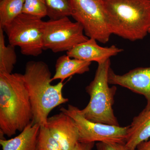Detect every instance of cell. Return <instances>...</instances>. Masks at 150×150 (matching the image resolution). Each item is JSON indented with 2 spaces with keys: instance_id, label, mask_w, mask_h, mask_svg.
<instances>
[{
  "instance_id": "1",
  "label": "cell",
  "mask_w": 150,
  "mask_h": 150,
  "mask_svg": "<svg viewBox=\"0 0 150 150\" xmlns=\"http://www.w3.org/2000/svg\"><path fill=\"white\" fill-rule=\"evenodd\" d=\"M33 119L23 75L0 73L1 134L11 137L22 132Z\"/></svg>"
},
{
  "instance_id": "2",
  "label": "cell",
  "mask_w": 150,
  "mask_h": 150,
  "mask_svg": "<svg viewBox=\"0 0 150 150\" xmlns=\"http://www.w3.org/2000/svg\"><path fill=\"white\" fill-rule=\"evenodd\" d=\"M23 75L32 106L33 122L46 126L51 110L69 101L63 95L64 84H51L50 69L42 61L28 62Z\"/></svg>"
},
{
  "instance_id": "3",
  "label": "cell",
  "mask_w": 150,
  "mask_h": 150,
  "mask_svg": "<svg viewBox=\"0 0 150 150\" xmlns=\"http://www.w3.org/2000/svg\"><path fill=\"white\" fill-rule=\"evenodd\" d=\"M111 34L131 41L142 40L150 28V0H100Z\"/></svg>"
},
{
  "instance_id": "4",
  "label": "cell",
  "mask_w": 150,
  "mask_h": 150,
  "mask_svg": "<svg viewBox=\"0 0 150 150\" xmlns=\"http://www.w3.org/2000/svg\"><path fill=\"white\" fill-rule=\"evenodd\" d=\"M110 69V59L98 64L93 80L86 88L90 97L89 102L81 111L86 118L92 122L119 126L112 109L117 88L109 86Z\"/></svg>"
},
{
  "instance_id": "5",
  "label": "cell",
  "mask_w": 150,
  "mask_h": 150,
  "mask_svg": "<svg viewBox=\"0 0 150 150\" xmlns=\"http://www.w3.org/2000/svg\"><path fill=\"white\" fill-rule=\"evenodd\" d=\"M44 22L36 17L21 13L3 29L9 44L19 47L23 55L37 57L44 50Z\"/></svg>"
},
{
  "instance_id": "6",
  "label": "cell",
  "mask_w": 150,
  "mask_h": 150,
  "mask_svg": "<svg viewBox=\"0 0 150 150\" xmlns=\"http://www.w3.org/2000/svg\"><path fill=\"white\" fill-rule=\"evenodd\" d=\"M83 28L69 17L44 22L43 33L44 50L54 53L67 51L88 39Z\"/></svg>"
},
{
  "instance_id": "7",
  "label": "cell",
  "mask_w": 150,
  "mask_h": 150,
  "mask_svg": "<svg viewBox=\"0 0 150 150\" xmlns=\"http://www.w3.org/2000/svg\"><path fill=\"white\" fill-rule=\"evenodd\" d=\"M71 16L83 28L85 34L105 44L112 34L108 29L105 13L100 0H70Z\"/></svg>"
},
{
  "instance_id": "8",
  "label": "cell",
  "mask_w": 150,
  "mask_h": 150,
  "mask_svg": "<svg viewBox=\"0 0 150 150\" xmlns=\"http://www.w3.org/2000/svg\"><path fill=\"white\" fill-rule=\"evenodd\" d=\"M61 112L74 119L79 132V142H105L125 144L129 126L125 127L95 123L86 118L81 110L71 105L62 107Z\"/></svg>"
},
{
  "instance_id": "9",
  "label": "cell",
  "mask_w": 150,
  "mask_h": 150,
  "mask_svg": "<svg viewBox=\"0 0 150 150\" xmlns=\"http://www.w3.org/2000/svg\"><path fill=\"white\" fill-rule=\"evenodd\" d=\"M110 84L126 88L133 92L144 96L147 100L144 109H150V66L138 67L123 75L115 74L110 68L108 74Z\"/></svg>"
},
{
  "instance_id": "10",
  "label": "cell",
  "mask_w": 150,
  "mask_h": 150,
  "mask_svg": "<svg viewBox=\"0 0 150 150\" xmlns=\"http://www.w3.org/2000/svg\"><path fill=\"white\" fill-rule=\"evenodd\" d=\"M63 150H74L79 142V132L71 117L61 112L48 118L46 126Z\"/></svg>"
},
{
  "instance_id": "11",
  "label": "cell",
  "mask_w": 150,
  "mask_h": 150,
  "mask_svg": "<svg viewBox=\"0 0 150 150\" xmlns=\"http://www.w3.org/2000/svg\"><path fill=\"white\" fill-rule=\"evenodd\" d=\"M123 51L122 48L115 45L110 47H102L98 44L96 40L89 38L67 51V54L74 59L91 63L96 62L99 64L106 62L111 57L116 56Z\"/></svg>"
},
{
  "instance_id": "12",
  "label": "cell",
  "mask_w": 150,
  "mask_h": 150,
  "mask_svg": "<svg viewBox=\"0 0 150 150\" xmlns=\"http://www.w3.org/2000/svg\"><path fill=\"white\" fill-rule=\"evenodd\" d=\"M150 138V109H144L133 119L127 131L125 146L129 150H136L140 143Z\"/></svg>"
},
{
  "instance_id": "13",
  "label": "cell",
  "mask_w": 150,
  "mask_h": 150,
  "mask_svg": "<svg viewBox=\"0 0 150 150\" xmlns=\"http://www.w3.org/2000/svg\"><path fill=\"white\" fill-rule=\"evenodd\" d=\"M40 127L32 121L18 136L8 140L1 139L2 150H38Z\"/></svg>"
},
{
  "instance_id": "14",
  "label": "cell",
  "mask_w": 150,
  "mask_h": 150,
  "mask_svg": "<svg viewBox=\"0 0 150 150\" xmlns=\"http://www.w3.org/2000/svg\"><path fill=\"white\" fill-rule=\"evenodd\" d=\"M91 62L71 58L67 55L59 57L55 65V74L52 81L59 79L63 82L67 78L76 74H82L88 72Z\"/></svg>"
},
{
  "instance_id": "15",
  "label": "cell",
  "mask_w": 150,
  "mask_h": 150,
  "mask_svg": "<svg viewBox=\"0 0 150 150\" xmlns=\"http://www.w3.org/2000/svg\"><path fill=\"white\" fill-rule=\"evenodd\" d=\"M14 46L6 45L4 30L0 27V73L11 74L17 62Z\"/></svg>"
},
{
  "instance_id": "16",
  "label": "cell",
  "mask_w": 150,
  "mask_h": 150,
  "mask_svg": "<svg viewBox=\"0 0 150 150\" xmlns=\"http://www.w3.org/2000/svg\"><path fill=\"white\" fill-rule=\"evenodd\" d=\"M25 0H1L0 27L4 28L22 13Z\"/></svg>"
},
{
  "instance_id": "17",
  "label": "cell",
  "mask_w": 150,
  "mask_h": 150,
  "mask_svg": "<svg viewBox=\"0 0 150 150\" xmlns=\"http://www.w3.org/2000/svg\"><path fill=\"white\" fill-rule=\"evenodd\" d=\"M47 16L50 20H57L71 16L70 0H45Z\"/></svg>"
},
{
  "instance_id": "18",
  "label": "cell",
  "mask_w": 150,
  "mask_h": 150,
  "mask_svg": "<svg viewBox=\"0 0 150 150\" xmlns=\"http://www.w3.org/2000/svg\"><path fill=\"white\" fill-rule=\"evenodd\" d=\"M22 13L41 19L47 16L45 0H25Z\"/></svg>"
},
{
  "instance_id": "19",
  "label": "cell",
  "mask_w": 150,
  "mask_h": 150,
  "mask_svg": "<svg viewBox=\"0 0 150 150\" xmlns=\"http://www.w3.org/2000/svg\"><path fill=\"white\" fill-rule=\"evenodd\" d=\"M38 150H63L46 126H40L38 140Z\"/></svg>"
},
{
  "instance_id": "20",
  "label": "cell",
  "mask_w": 150,
  "mask_h": 150,
  "mask_svg": "<svg viewBox=\"0 0 150 150\" xmlns=\"http://www.w3.org/2000/svg\"><path fill=\"white\" fill-rule=\"evenodd\" d=\"M97 150H129L125 144L98 142L96 144Z\"/></svg>"
},
{
  "instance_id": "21",
  "label": "cell",
  "mask_w": 150,
  "mask_h": 150,
  "mask_svg": "<svg viewBox=\"0 0 150 150\" xmlns=\"http://www.w3.org/2000/svg\"><path fill=\"white\" fill-rule=\"evenodd\" d=\"M94 144V142L82 143L79 142L75 146L74 150H92Z\"/></svg>"
},
{
  "instance_id": "22",
  "label": "cell",
  "mask_w": 150,
  "mask_h": 150,
  "mask_svg": "<svg viewBox=\"0 0 150 150\" xmlns=\"http://www.w3.org/2000/svg\"><path fill=\"white\" fill-rule=\"evenodd\" d=\"M136 150H150V139L140 143Z\"/></svg>"
},
{
  "instance_id": "23",
  "label": "cell",
  "mask_w": 150,
  "mask_h": 150,
  "mask_svg": "<svg viewBox=\"0 0 150 150\" xmlns=\"http://www.w3.org/2000/svg\"><path fill=\"white\" fill-rule=\"evenodd\" d=\"M148 34H149V35L150 36V28L149 29V33H148Z\"/></svg>"
},
{
  "instance_id": "24",
  "label": "cell",
  "mask_w": 150,
  "mask_h": 150,
  "mask_svg": "<svg viewBox=\"0 0 150 150\" xmlns=\"http://www.w3.org/2000/svg\"></svg>"
}]
</instances>
